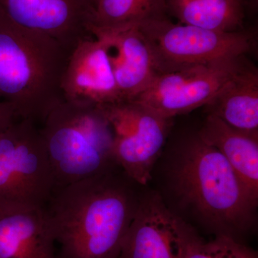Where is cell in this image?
<instances>
[{
  "label": "cell",
  "instance_id": "1",
  "mask_svg": "<svg viewBox=\"0 0 258 258\" xmlns=\"http://www.w3.org/2000/svg\"><path fill=\"white\" fill-rule=\"evenodd\" d=\"M136 207L111 172L56 188L45 207L60 258H118Z\"/></svg>",
  "mask_w": 258,
  "mask_h": 258
},
{
  "label": "cell",
  "instance_id": "2",
  "mask_svg": "<svg viewBox=\"0 0 258 258\" xmlns=\"http://www.w3.org/2000/svg\"><path fill=\"white\" fill-rule=\"evenodd\" d=\"M70 55L51 37L0 18V100L17 118L42 124L64 101L61 84Z\"/></svg>",
  "mask_w": 258,
  "mask_h": 258
},
{
  "label": "cell",
  "instance_id": "3",
  "mask_svg": "<svg viewBox=\"0 0 258 258\" xmlns=\"http://www.w3.org/2000/svg\"><path fill=\"white\" fill-rule=\"evenodd\" d=\"M175 182L183 200L220 234L232 236L252 223L257 202L225 158L198 136L183 149Z\"/></svg>",
  "mask_w": 258,
  "mask_h": 258
},
{
  "label": "cell",
  "instance_id": "4",
  "mask_svg": "<svg viewBox=\"0 0 258 258\" xmlns=\"http://www.w3.org/2000/svg\"><path fill=\"white\" fill-rule=\"evenodd\" d=\"M40 131L56 188L111 172L117 166L113 131L100 106L62 101L49 113Z\"/></svg>",
  "mask_w": 258,
  "mask_h": 258
},
{
  "label": "cell",
  "instance_id": "5",
  "mask_svg": "<svg viewBox=\"0 0 258 258\" xmlns=\"http://www.w3.org/2000/svg\"><path fill=\"white\" fill-rule=\"evenodd\" d=\"M56 188L40 127L16 120L0 134V208H43Z\"/></svg>",
  "mask_w": 258,
  "mask_h": 258
},
{
  "label": "cell",
  "instance_id": "6",
  "mask_svg": "<svg viewBox=\"0 0 258 258\" xmlns=\"http://www.w3.org/2000/svg\"><path fill=\"white\" fill-rule=\"evenodd\" d=\"M153 53L159 72H171L195 64L245 56L253 39L243 30L220 32L174 23L167 18L139 25Z\"/></svg>",
  "mask_w": 258,
  "mask_h": 258
},
{
  "label": "cell",
  "instance_id": "7",
  "mask_svg": "<svg viewBox=\"0 0 258 258\" xmlns=\"http://www.w3.org/2000/svg\"><path fill=\"white\" fill-rule=\"evenodd\" d=\"M100 107L113 131V154L117 166L129 179L147 184L165 144L171 119L134 101Z\"/></svg>",
  "mask_w": 258,
  "mask_h": 258
},
{
  "label": "cell",
  "instance_id": "8",
  "mask_svg": "<svg viewBox=\"0 0 258 258\" xmlns=\"http://www.w3.org/2000/svg\"><path fill=\"white\" fill-rule=\"evenodd\" d=\"M244 57L195 64L159 74L133 101L167 119L206 106Z\"/></svg>",
  "mask_w": 258,
  "mask_h": 258
},
{
  "label": "cell",
  "instance_id": "9",
  "mask_svg": "<svg viewBox=\"0 0 258 258\" xmlns=\"http://www.w3.org/2000/svg\"><path fill=\"white\" fill-rule=\"evenodd\" d=\"M90 0H0V18L50 37L70 53L93 37Z\"/></svg>",
  "mask_w": 258,
  "mask_h": 258
},
{
  "label": "cell",
  "instance_id": "10",
  "mask_svg": "<svg viewBox=\"0 0 258 258\" xmlns=\"http://www.w3.org/2000/svg\"><path fill=\"white\" fill-rule=\"evenodd\" d=\"M196 236L152 196L136 208L118 258H184Z\"/></svg>",
  "mask_w": 258,
  "mask_h": 258
},
{
  "label": "cell",
  "instance_id": "11",
  "mask_svg": "<svg viewBox=\"0 0 258 258\" xmlns=\"http://www.w3.org/2000/svg\"><path fill=\"white\" fill-rule=\"evenodd\" d=\"M64 101L101 106L122 101L106 41L92 37L70 55L62 84Z\"/></svg>",
  "mask_w": 258,
  "mask_h": 258
},
{
  "label": "cell",
  "instance_id": "12",
  "mask_svg": "<svg viewBox=\"0 0 258 258\" xmlns=\"http://www.w3.org/2000/svg\"><path fill=\"white\" fill-rule=\"evenodd\" d=\"M90 31L108 45L122 101H133L160 74L152 48L139 25L113 28L91 25Z\"/></svg>",
  "mask_w": 258,
  "mask_h": 258
},
{
  "label": "cell",
  "instance_id": "13",
  "mask_svg": "<svg viewBox=\"0 0 258 258\" xmlns=\"http://www.w3.org/2000/svg\"><path fill=\"white\" fill-rule=\"evenodd\" d=\"M0 258H60L43 208H0Z\"/></svg>",
  "mask_w": 258,
  "mask_h": 258
},
{
  "label": "cell",
  "instance_id": "14",
  "mask_svg": "<svg viewBox=\"0 0 258 258\" xmlns=\"http://www.w3.org/2000/svg\"><path fill=\"white\" fill-rule=\"evenodd\" d=\"M215 115L232 128L258 134V71L242 60L235 74L207 105Z\"/></svg>",
  "mask_w": 258,
  "mask_h": 258
},
{
  "label": "cell",
  "instance_id": "15",
  "mask_svg": "<svg viewBox=\"0 0 258 258\" xmlns=\"http://www.w3.org/2000/svg\"><path fill=\"white\" fill-rule=\"evenodd\" d=\"M198 136L225 158L257 202L258 134L232 128L208 114Z\"/></svg>",
  "mask_w": 258,
  "mask_h": 258
},
{
  "label": "cell",
  "instance_id": "16",
  "mask_svg": "<svg viewBox=\"0 0 258 258\" xmlns=\"http://www.w3.org/2000/svg\"><path fill=\"white\" fill-rule=\"evenodd\" d=\"M166 12L185 25L220 32L243 30L242 0H166Z\"/></svg>",
  "mask_w": 258,
  "mask_h": 258
},
{
  "label": "cell",
  "instance_id": "17",
  "mask_svg": "<svg viewBox=\"0 0 258 258\" xmlns=\"http://www.w3.org/2000/svg\"><path fill=\"white\" fill-rule=\"evenodd\" d=\"M166 0H99L92 25L113 28L166 18Z\"/></svg>",
  "mask_w": 258,
  "mask_h": 258
},
{
  "label": "cell",
  "instance_id": "18",
  "mask_svg": "<svg viewBox=\"0 0 258 258\" xmlns=\"http://www.w3.org/2000/svg\"><path fill=\"white\" fill-rule=\"evenodd\" d=\"M184 258H258L256 251L244 245L232 236L220 234L205 242L198 236L191 241Z\"/></svg>",
  "mask_w": 258,
  "mask_h": 258
},
{
  "label": "cell",
  "instance_id": "19",
  "mask_svg": "<svg viewBox=\"0 0 258 258\" xmlns=\"http://www.w3.org/2000/svg\"><path fill=\"white\" fill-rule=\"evenodd\" d=\"M13 107L0 100V134L17 119Z\"/></svg>",
  "mask_w": 258,
  "mask_h": 258
},
{
  "label": "cell",
  "instance_id": "20",
  "mask_svg": "<svg viewBox=\"0 0 258 258\" xmlns=\"http://www.w3.org/2000/svg\"><path fill=\"white\" fill-rule=\"evenodd\" d=\"M90 2H91V4L93 5V8H96L97 4H98V2H99V0H90Z\"/></svg>",
  "mask_w": 258,
  "mask_h": 258
},
{
  "label": "cell",
  "instance_id": "21",
  "mask_svg": "<svg viewBox=\"0 0 258 258\" xmlns=\"http://www.w3.org/2000/svg\"><path fill=\"white\" fill-rule=\"evenodd\" d=\"M242 2H244V0H242ZM252 1H255V0H252Z\"/></svg>",
  "mask_w": 258,
  "mask_h": 258
}]
</instances>
